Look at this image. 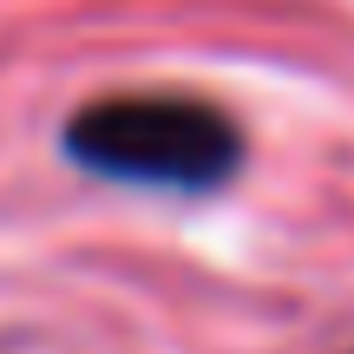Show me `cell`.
<instances>
[{"label": "cell", "instance_id": "1", "mask_svg": "<svg viewBox=\"0 0 354 354\" xmlns=\"http://www.w3.org/2000/svg\"><path fill=\"white\" fill-rule=\"evenodd\" d=\"M66 158L92 177H118V184L216 190L243 165V131L203 99L118 92V99H92L73 112Z\"/></svg>", "mask_w": 354, "mask_h": 354}]
</instances>
